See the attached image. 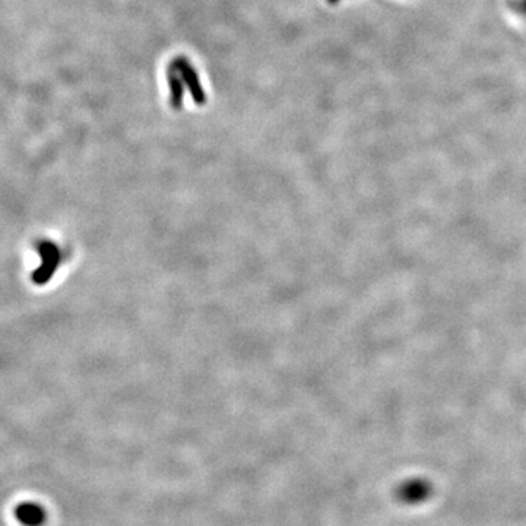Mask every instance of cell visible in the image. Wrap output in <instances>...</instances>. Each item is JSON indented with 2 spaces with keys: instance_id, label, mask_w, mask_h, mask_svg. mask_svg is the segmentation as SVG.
Returning a JSON list of instances; mask_svg holds the SVG:
<instances>
[{
  "instance_id": "cell-1",
  "label": "cell",
  "mask_w": 526,
  "mask_h": 526,
  "mask_svg": "<svg viewBox=\"0 0 526 526\" xmlns=\"http://www.w3.org/2000/svg\"><path fill=\"white\" fill-rule=\"evenodd\" d=\"M37 249L40 253L41 263L36 272L32 274V282L37 285H43L52 278L57 265L60 263V250L52 242H41L39 243Z\"/></svg>"
},
{
  "instance_id": "cell-2",
  "label": "cell",
  "mask_w": 526,
  "mask_h": 526,
  "mask_svg": "<svg viewBox=\"0 0 526 526\" xmlns=\"http://www.w3.org/2000/svg\"><path fill=\"white\" fill-rule=\"evenodd\" d=\"M431 496V484L422 478H413L402 483L396 490V497L403 504H420Z\"/></svg>"
},
{
  "instance_id": "cell-3",
  "label": "cell",
  "mask_w": 526,
  "mask_h": 526,
  "mask_svg": "<svg viewBox=\"0 0 526 526\" xmlns=\"http://www.w3.org/2000/svg\"><path fill=\"white\" fill-rule=\"evenodd\" d=\"M15 516L24 526H41L46 522L44 508L32 501L21 503L15 508Z\"/></svg>"
},
{
  "instance_id": "cell-4",
  "label": "cell",
  "mask_w": 526,
  "mask_h": 526,
  "mask_svg": "<svg viewBox=\"0 0 526 526\" xmlns=\"http://www.w3.org/2000/svg\"><path fill=\"white\" fill-rule=\"evenodd\" d=\"M522 11L526 13V0H522Z\"/></svg>"
}]
</instances>
